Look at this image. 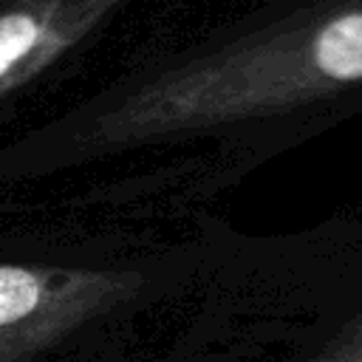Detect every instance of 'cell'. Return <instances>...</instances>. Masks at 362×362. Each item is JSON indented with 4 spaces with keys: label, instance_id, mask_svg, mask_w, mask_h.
<instances>
[{
    "label": "cell",
    "instance_id": "cell-2",
    "mask_svg": "<svg viewBox=\"0 0 362 362\" xmlns=\"http://www.w3.org/2000/svg\"><path fill=\"white\" fill-rule=\"evenodd\" d=\"M139 286V274L116 269L0 263V362H37Z\"/></svg>",
    "mask_w": 362,
    "mask_h": 362
},
{
    "label": "cell",
    "instance_id": "cell-1",
    "mask_svg": "<svg viewBox=\"0 0 362 362\" xmlns=\"http://www.w3.org/2000/svg\"><path fill=\"white\" fill-rule=\"evenodd\" d=\"M362 88V0H294L90 102L71 130L107 153L294 113Z\"/></svg>",
    "mask_w": 362,
    "mask_h": 362
},
{
    "label": "cell",
    "instance_id": "cell-3",
    "mask_svg": "<svg viewBox=\"0 0 362 362\" xmlns=\"http://www.w3.org/2000/svg\"><path fill=\"white\" fill-rule=\"evenodd\" d=\"M127 0H8L0 6V99L88 40Z\"/></svg>",
    "mask_w": 362,
    "mask_h": 362
}]
</instances>
